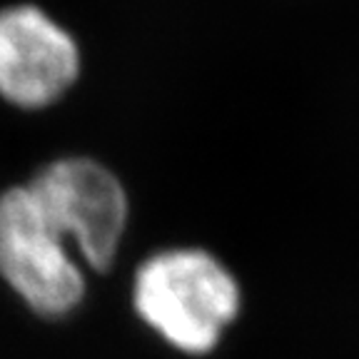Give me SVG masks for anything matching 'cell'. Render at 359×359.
<instances>
[{
  "instance_id": "3957f363",
  "label": "cell",
  "mask_w": 359,
  "mask_h": 359,
  "mask_svg": "<svg viewBox=\"0 0 359 359\" xmlns=\"http://www.w3.org/2000/svg\"><path fill=\"white\" fill-rule=\"evenodd\" d=\"M0 277L40 317H65L85 297L83 262L25 182L0 192Z\"/></svg>"
},
{
  "instance_id": "7a4b0ae2",
  "label": "cell",
  "mask_w": 359,
  "mask_h": 359,
  "mask_svg": "<svg viewBox=\"0 0 359 359\" xmlns=\"http://www.w3.org/2000/svg\"><path fill=\"white\" fill-rule=\"evenodd\" d=\"M25 185L85 267H112L130 224V195L115 170L95 157L62 155Z\"/></svg>"
},
{
  "instance_id": "277c9868",
  "label": "cell",
  "mask_w": 359,
  "mask_h": 359,
  "mask_svg": "<svg viewBox=\"0 0 359 359\" xmlns=\"http://www.w3.org/2000/svg\"><path fill=\"white\" fill-rule=\"evenodd\" d=\"M83 75V50L70 30L38 3L0 8V100L40 112L65 100Z\"/></svg>"
},
{
  "instance_id": "6da1fadb",
  "label": "cell",
  "mask_w": 359,
  "mask_h": 359,
  "mask_svg": "<svg viewBox=\"0 0 359 359\" xmlns=\"http://www.w3.org/2000/svg\"><path fill=\"white\" fill-rule=\"evenodd\" d=\"M240 302L235 275L200 247H170L150 255L133 280V304L140 320L187 354L217 347Z\"/></svg>"
}]
</instances>
